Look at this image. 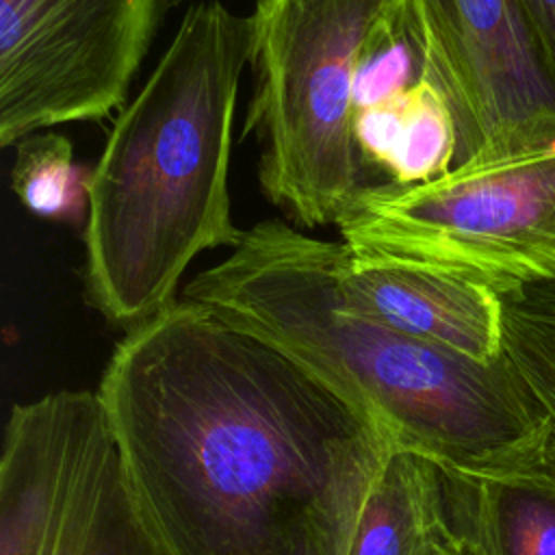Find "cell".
<instances>
[{
  "instance_id": "obj_17",
  "label": "cell",
  "mask_w": 555,
  "mask_h": 555,
  "mask_svg": "<svg viewBox=\"0 0 555 555\" xmlns=\"http://www.w3.org/2000/svg\"><path fill=\"white\" fill-rule=\"evenodd\" d=\"M464 540H466V538H464ZM462 555H475V551H473V548H470V546H468V542H466V551H464V553H462Z\"/></svg>"
},
{
  "instance_id": "obj_12",
  "label": "cell",
  "mask_w": 555,
  "mask_h": 555,
  "mask_svg": "<svg viewBox=\"0 0 555 555\" xmlns=\"http://www.w3.org/2000/svg\"><path fill=\"white\" fill-rule=\"evenodd\" d=\"M499 299L503 353L555 436V284L525 286Z\"/></svg>"
},
{
  "instance_id": "obj_8",
  "label": "cell",
  "mask_w": 555,
  "mask_h": 555,
  "mask_svg": "<svg viewBox=\"0 0 555 555\" xmlns=\"http://www.w3.org/2000/svg\"><path fill=\"white\" fill-rule=\"evenodd\" d=\"M423 78L449 102L460 167L555 139V76L520 0H399Z\"/></svg>"
},
{
  "instance_id": "obj_5",
  "label": "cell",
  "mask_w": 555,
  "mask_h": 555,
  "mask_svg": "<svg viewBox=\"0 0 555 555\" xmlns=\"http://www.w3.org/2000/svg\"><path fill=\"white\" fill-rule=\"evenodd\" d=\"M338 230L351 249L434 264L496 295L555 284V139L423 184H375Z\"/></svg>"
},
{
  "instance_id": "obj_4",
  "label": "cell",
  "mask_w": 555,
  "mask_h": 555,
  "mask_svg": "<svg viewBox=\"0 0 555 555\" xmlns=\"http://www.w3.org/2000/svg\"><path fill=\"white\" fill-rule=\"evenodd\" d=\"M399 0H256L249 15L254 93L245 132L262 154L258 180L304 228L336 223L384 184L356 143L364 46Z\"/></svg>"
},
{
  "instance_id": "obj_16",
  "label": "cell",
  "mask_w": 555,
  "mask_h": 555,
  "mask_svg": "<svg viewBox=\"0 0 555 555\" xmlns=\"http://www.w3.org/2000/svg\"><path fill=\"white\" fill-rule=\"evenodd\" d=\"M520 4L555 76V0H520Z\"/></svg>"
},
{
  "instance_id": "obj_6",
  "label": "cell",
  "mask_w": 555,
  "mask_h": 555,
  "mask_svg": "<svg viewBox=\"0 0 555 555\" xmlns=\"http://www.w3.org/2000/svg\"><path fill=\"white\" fill-rule=\"evenodd\" d=\"M0 555H169L98 392L54 390L11 408Z\"/></svg>"
},
{
  "instance_id": "obj_14",
  "label": "cell",
  "mask_w": 555,
  "mask_h": 555,
  "mask_svg": "<svg viewBox=\"0 0 555 555\" xmlns=\"http://www.w3.org/2000/svg\"><path fill=\"white\" fill-rule=\"evenodd\" d=\"M457 156V126L444 95L418 80L405 93L401 139L388 180L395 184H423L449 173Z\"/></svg>"
},
{
  "instance_id": "obj_1",
  "label": "cell",
  "mask_w": 555,
  "mask_h": 555,
  "mask_svg": "<svg viewBox=\"0 0 555 555\" xmlns=\"http://www.w3.org/2000/svg\"><path fill=\"white\" fill-rule=\"evenodd\" d=\"M98 395L169 555H349L397 447L282 347L186 299L117 343Z\"/></svg>"
},
{
  "instance_id": "obj_11",
  "label": "cell",
  "mask_w": 555,
  "mask_h": 555,
  "mask_svg": "<svg viewBox=\"0 0 555 555\" xmlns=\"http://www.w3.org/2000/svg\"><path fill=\"white\" fill-rule=\"evenodd\" d=\"M451 477L457 527L475 555H555V436L516 468Z\"/></svg>"
},
{
  "instance_id": "obj_10",
  "label": "cell",
  "mask_w": 555,
  "mask_h": 555,
  "mask_svg": "<svg viewBox=\"0 0 555 555\" xmlns=\"http://www.w3.org/2000/svg\"><path fill=\"white\" fill-rule=\"evenodd\" d=\"M451 468L395 447L360 514L349 555H462Z\"/></svg>"
},
{
  "instance_id": "obj_15",
  "label": "cell",
  "mask_w": 555,
  "mask_h": 555,
  "mask_svg": "<svg viewBox=\"0 0 555 555\" xmlns=\"http://www.w3.org/2000/svg\"><path fill=\"white\" fill-rule=\"evenodd\" d=\"M423 80V59L408 33L399 7L371 33L356 82V106L366 108L405 93Z\"/></svg>"
},
{
  "instance_id": "obj_7",
  "label": "cell",
  "mask_w": 555,
  "mask_h": 555,
  "mask_svg": "<svg viewBox=\"0 0 555 555\" xmlns=\"http://www.w3.org/2000/svg\"><path fill=\"white\" fill-rule=\"evenodd\" d=\"M169 0H0V145L124 104Z\"/></svg>"
},
{
  "instance_id": "obj_3",
  "label": "cell",
  "mask_w": 555,
  "mask_h": 555,
  "mask_svg": "<svg viewBox=\"0 0 555 555\" xmlns=\"http://www.w3.org/2000/svg\"><path fill=\"white\" fill-rule=\"evenodd\" d=\"M251 24L219 0L193 4L89 176L85 291L137 327L176 301L189 264L236 247L230 152Z\"/></svg>"
},
{
  "instance_id": "obj_13",
  "label": "cell",
  "mask_w": 555,
  "mask_h": 555,
  "mask_svg": "<svg viewBox=\"0 0 555 555\" xmlns=\"http://www.w3.org/2000/svg\"><path fill=\"white\" fill-rule=\"evenodd\" d=\"M11 171L20 202L46 219H76L89 208V176L76 160L67 137L35 132L17 143Z\"/></svg>"
},
{
  "instance_id": "obj_9",
  "label": "cell",
  "mask_w": 555,
  "mask_h": 555,
  "mask_svg": "<svg viewBox=\"0 0 555 555\" xmlns=\"http://www.w3.org/2000/svg\"><path fill=\"white\" fill-rule=\"evenodd\" d=\"M338 288L349 310L408 336L483 362L503 353L501 299L466 275L345 243Z\"/></svg>"
},
{
  "instance_id": "obj_2",
  "label": "cell",
  "mask_w": 555,
  "mask_h": 555,
  "mask_svg": "<svg viewBox=\"0 0 555 555\" xmlns=\"http://www.w3.org/2000/svg\"><path fill=\"white\" fill-rule=\"evenodd\" d=\"M343 241L280 219L243 230L182 299L275 343L373 414L399 447L462 475H494L540 455L548 416L505 353L475 360L371 321L343 301Z\"/></svg>"
}]
</instances>
